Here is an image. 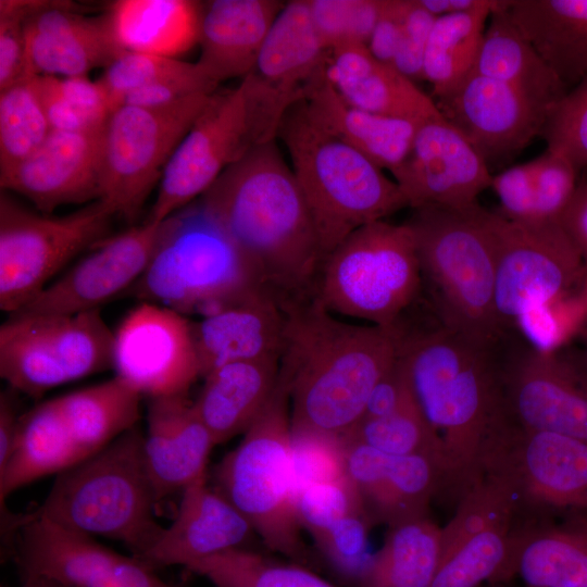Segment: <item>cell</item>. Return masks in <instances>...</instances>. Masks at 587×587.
Returning a JSON list of instances; mask_svg holds the SVG:
<instances>
[{
	"instance_id": "f1b7e54d",
	"label": "cell",
	"mask_w": 587,
	"mask_h": 587,
	"mask_svg": "<svg viewBox=\"0 0 587 587\" xmlns=\"http://www.w3.org/2000/svg\"><path fill=\"white\" fill-rule=\"evenodd\" d=\"M286 2L212 0L202 2L197 63L218 85L253 72L266 36Z\"/></svg>"
},
{
	"instance_id": "f5cc1de1",
	"label": "cell",
	"mask_w": 587,
	"mask_h": 587,
	"mask_svg": "<svg viewBox=\"0 0 587 587\" xmlns=\"http://www.w3.org/2000/svg\"><path fill=\"white\" fill-rule=\"evenodd\" d=\"M535 222H559L577 187L575 166L562 154L548 150L532 160Z\"/></svg>"
},
{
	"instance_id": "6f0895ef",
	"label": "cell",
	"mask_w": 587,
	"mask_h": 587,
	"mask_svg": "<svg viewBox=\"0 0 587 587\" xmlns=\"http://www.w3.org/2000/svg\"><path fill=\"white\" fill-rule=\"evenodd\" d=\"M412 399L413 395L405 371L396 357L394 363L373 387L361 421L390 415Z\"/></svg>"
},
{
	"instance_id": "f546056e",
	"label": "cell",
	"mask_w": 587,
	"mask_h": 587,
	"mask_svg": "<svg viewBox=\"0 0 587 587\" xmlns=\"http://www.w3.org/2000/svg\"><path fill=\"white\" fill-rule=\"evenodd\" d=\"M326 77L350 104L377 114L420 122L439 114L435 100L366 46L333 48Z\"/></svg>"
},
{
	"instance_id": "1f68e13d",
	"label": "cell",
	"mask_w": 587,
	"mask_h": 587,
	"mask_svg": "<svg viewBox=\"0 0 587 587\" xmlns=\"http://www.w3.org/2000/svg\"><path fill=\"white\" fill-rule=\"evenodd\" d=\"M329 55L308 0H292L273 23L253 72L279 92L301 101L326 76Z\"/></svg>"
},
{
	"instance_id": "003e7915",
	"label": "cell",
	"mask_w": 587,
	"mask_h": 587,
	"mask_svg": "<svg viewBox=\"0 0 587 587\" xmlns=\"http://www.w3.org/2000/svg\"><path fill=\"white\" fill-rule=\"evenodd\" d=\"M1 587H5V586L2 585Z\"/></svg>"
},
{
	"instance_id": "91938a15",
	"label": "cell",
	"mask_w": 587,
	"mask_h": 587,
	"mask_svg": "<svg viewBox=\"0 0 587 587\" xmlns=\"http://www.w3.org/2000/svg\"><path fill=\"white\" fill-rule=\"evenodd\" d=\"M559 223L578 250L587 268V180L578 182Z\"/></svg>"
},
{
	"instance_id": "cb8c5ba5",
	"label": "cell",
	"mask_w": 587,
	"mask_h": 587,
	"mask_svg": "<svg viewBox=\"0 0 587 587\" xmlns=\"http://www.w3.org/2000/svg\"><path fill=\"white\" fill-rule=\"evenodd\" d=\"M29 77L87 76L124 53L104 15L90 17L60 1H37L25 21Z\"/></svg>"
},
{
	"instance_id": "83f0119b",
	"label": "cell",
	"mask_w": 587,
	"mask_h": 587,
	"mask_svg": "<svg viewBox=\"0 0 587 587\" xmlns=\"http://www.w3.org/2000/svg\"><path fill=\"white\" fill-rule=\"evenodd\" d=\"M508 573L524 587H587V511L514 520Z\"/></svg>"
},
{
	"instance_id": "680465c9",
	"label": "cell",
	"mask_w": 587,
	"mask_h": 587,
	"mask_svg": "<svg viewBox=\"0 0 587 587\" xmlns=\"http://www.w3.org/2000/svg\"><path fill=\"white\" fill-rule=\"evenodd\" d=\"M401 28L400 0H383L379 18L366 46L371 54L392 66L399 49Z\"/></svg>"
},
{
	"instance_id": "6125c7cd",
	"label": "cell",
	"mask_w": 587,
	"mask_h": 587,
	"mask_svg": "<svg viewBox=\"0 0 587 587\" xmlns=\"http://www.w3.org/2000/svg\"><path fill=\"white\" fill-rule=\"evenodd\" d=\"M485 1L486 0H417L420 5L436 18L472 11L483 5Z\"/></svg>"
},
{
	"instance_id": "8d00e7d4",
	"label": "cell",
	"mask_w": 587,
	"mask_h": 587,
	"mask_svg": "<svg viewBox=\"0 0 587 587\" xmlns=\"http://www.w3.org/2000/svg\"><path fill=\"white\" fill-rule=\"evenodd\" d=\"M84 460L58 398L38 403L21 415L15 450L0 473L1 504L17 489L58 475Z\"/></svg>"
},
{
	"instance_id": "bcb514c9",
	"label": "cell",
	"mask_w": 587,
	"mask_h": 587,
	"mask_svg": "<svg viewBox=\"0 0 587 587\" xmlns=\"http://www.w3.org/2000/svg\"><path fill=\"white\" fill-rule=\"evenodd\" d=\"M204 72L195 62L154 54L124 52L108 65L98 79L104 87L112 112L136 89ZM205 73V72H204Z\"/></svg>"
},
{
	"instance_id": "8fae6325",
	"label": "cell",
	"mask_w": 587,
	"mask_h": 587,
	"mask_svg": "<svg viewBox=\"0 0 587 587\" xmlns=\"http://www.w3.org/2000/svg\"><path fill=\"white\" fill-rule=\"evenodd\" d=\"M496 253L495 319L503 337L521 316L587 297V268L559 222L517 223L487 213Z\"/></svg>"
},
{
	"instance_id": "484cf974",
	"label": "cell",
	"mask_w": 587,
	"mask_h": 587,
	"mask_svg": "<svg viewBox=\"0 0 587 587\" xmlns=\"http://www.w3.org/2000/svg\"><path fill=\"white\" fill-rule=\"evenodd\" d=\"M255 532L245 515L203 477L183 490L175 517L140 559L153 570L246 547Z\"/></svg>"
},
{
	"instance_id": "4316f807",
	"label": "cell",
	"mask_w": 587,
	"mask_h": 587,
	"mask_svg": "<svg viewBox=\"0 0 587 587\" xmlns=\"http://www.w3.org/2000/svg\"><path fill=\"white\" fill-rule=\"evenodd\" d=\"M215 446L188 394L149 398L143 453L158 503L207 477Z\"/></svg>"
},
{
	"instance_id": "277c9868",
	"label": "cell",
	"mask_w": 587,
	"mask_h": 587,
	"mask_svg": "<svg viewBox=\"0 0 587 587\" xmlns=\"http://www.w3.org/2000/svg\"><path fill=\"white\" fill-rule=\"evenodd\" d=\"M278 138L288 150L323 260L357 229L409 207L380 167L310 117L304 100L287 110Z\"/></svg>"
},
{
	"instance_id": "7c38bea8",
	"label": "cell",
	"mask_w": 587,
	"mask_h": 587,
	"mask_svg": "<svg viewBox=\"0 0 587 587\" xmlns=\"http://www.w3.org/2000/svg\"><path fill=\"white\" fill-rule=\"evenodd\" d=\"M114 332L100 310L13 313L0 327V375L16 392L48 390L113 369Z\"/></svg>"
},
{
	"instance_id": "30bf717a",
	"label": "cell",
	"mask_w": 587,
	"mask_h": 587,
	"mask_svg": "<svg viewBox=\"0 0 587 587\" xmlns=\"http://www.w3.org/2000/svg\"><path fill=\"white\" fill-rule=\"evenodd\" d=\"M420 262L407 223L367 224L322 262L314 294L335 315L391 327L419 301Z\"/></svg>"
},
{
	"instance_id": "ffe728a7",
	"label": "cell",
	"mask_w": 587,
	"mask_h": 587,
	"mask_svg": "<svg viewBox=\"0 0 587 587\" xmlns=\"http://www.w3.org/2000/svg\"><path fill=\"white\" fill-rule=\"evenodd\" d=\"M391 174L411 209L471 207L492 180L480 155L440 113L417 123L408 157Z\"/></svg>"
},
{
	"instance_id": "4dcf8cb0",
	"label": "cell",
	"mask_w": 587,
	"mask_h": 587,
	"mask_svg": "<svg viewBox=\"0 0 587 587\" xmlns=\"http://www.w3.org/2000/svg\"><path fill=\"white\" fill-rule=\"evenodd\" d=\"M280 358L224 364L203 377L195 408L215 445L247 429L260 416L278 383Z\"/></svg>"
},
{
	"instance_id": "db71d44e",
	"label": "cell",
	"mask_w": 587,
	"mask_h": 587,
	"mask_svg": "<svg viewBox=\"0 0 587 587\" xmlns=\"http://www.w3.org/2000/svg\"><path fill=\"white\" fill-rule=\"evenodd\" d=\"M36 2L0 1V90L32 78L27 71L25 21Z\"/></svg>"
},
{
	"instance_id": "d590c367",
	"label": "cell",
	"mask_w": 587,
	"mask_h": 587,
	"mask_svg": "<svg viewBox=\"0 0 587 587\" xmlns=\"http://www.w3.org/2000/svg\"><path fill=\"white\" fill-rule=\"evenodd\" d=\"M202 2L191 0H118L104 14L123 52L168 58L199 43Z\"/></svg>"
},
{
	"instance_id": "6da1fadb",
	"label": "cell",
	"mask_w": 587,
	"mask_h": 587,
	"mask_svg": "<svg viewBox=\"0 0 587 587\" xmlns=\"http://www.w3.org/2000/svg\"><path fill=\"white\" fill-rule=\"evenodd\" d=\"M413 398L438 436L444 491L457 499L483 474L489 449L507 423L501 351L407 311L390 327Z\"/></svg>"
},
{
	"instance_id": "e7e4bbea",
	"label": "cell",
	"mask_w": 587,
	"mask_h": 587,
	"mask_svg": "<svg viewBox=\"0 0 587 587\" xmlns=\"http://www.w3.org/2000/svg\"><path fill=\"white\" fill-rule=\"evenodd\" d=\"M18 587H61L48 579L34 576H24Z\"/></svg>"
},
{
	"instance_id": "f35d334b",
	"label": "cell",
	"mask_w": 587,
	"mask_h": 587,
	"mask_svg": "<svg viewBox=\"0 0 587 587\" xmlns=\"http://www.w3.org/2000/svg\"><path fill=\"white\" fill-rule=\"evenodd\" d=\"M57 398L85 459L138 425L142 396L116 376Z\"/></svg>"
},
{
	"instance_id": "94428289",
	"label": "cell",
	"mask_w": 587,
	"mask_h": 587,
	"mask_svg": "<svg viewBox=\"0 0 587 587\" xmlns=\"http://www.w3.org/2000/svg\"><path fill=\"white\" fill-rule=\"evenodd\" d=\"M14 390L0 395V473L8 466L16 447L21 415L13 397Z\"/></svg>"
},
{
	"instance_id": "e575fe53",
	"label": "cell",
	"mask_w": 587,
	"mask_h": 587,
	"mask_svg": "<svg viewBox=\"0 0 587 587\" xmlns=\"http://www.w3.org/2000/svg\"><path fill=\"white\" fill-rule=\"evenodd\" d=\"M510 0L491 12L472 73L505 83L550 111L569 89L513 22Z\"/></svg>"
},
{
	"instance_id": "d4e9b609",
	"label": "cell",
	"mask_w": 587,
	"mask_h": 587,
	"mask_svg": "<svg viewBox=\"0 0 587 587\" xmlns=\"http://www.w3.org/2000/svg\"><path fill=\"white\" fill-rule=\"evenodd\" d=\"M286 320L283 299L259 285L192 322L200 377L232 362L280 358Z\"/></svg>"
},
{
	"instance_id": "11a10c76",
	"label": "cell",
	"mask_w": 587,
	"mask_h": 587,
	"mask_svg": "<svg viewBox=\"0 0 587 587\" xmlns=\"http://www.w3.org/2000/svg\"><path fill=\"white\" fill-rule=\"evenodd\" d=\"M401 2V38L392 67L416 83L423 80V61L427 40L436 17L417 0Z\"/></svg>"
},
{
	"instance_id": "681fc988",
	"label": "cell",
	"mask_w": 587,
	"mask_h": 587,
	"mask_svg": "<svg viewBox=\"0 0 587 587\" xmlns=\"http://www.w3.org/2000/svg\"><path fill=\"white\" fill-rule=\"evenodd\" d=\"M298 521L311 536L352 513L365 512L361 498L347 475L296 489Z\"/></svg>"
},
{
	"instance_id": "816d5d0a",
	"label": "cell",
	"mask_w": 587,
	"mask_h": 587,
	"mask_svg": "<svg viewBox=\"0 0 587 587\" xmlns=\"http://www.w3.org/2000/svg\"><path fill=\"white\" fill-rule=\"evenodd\" d=\"M291 460L296 489L346 475L342 438L291 432Z\"/></svg>"
},
{
	"instance_id": "7a4b0ae2",
	"label": "cell",
	"mask_w": 587,
	"mask_h": 587,
	"mask_svg": "<svg viewBox=\"0 0 587 587\" xmlns=\"http://www.w3.org/2000/svg\"><path fill=\"white\" fill-rule=\"evenodd\" d=\"M280 373L290 394L291 432L346 437L397 357L390 327L345 322L315 294L284 301Z\"/></svg>"
},
{
	"instance_id": "603a6c76",
	"label": "cell",
	"mask_w": 587,
	"mask_h": 587,
	"mask_svg": "<svg viewBox=\"0 0 587 587\" xmlns=\"http://www.w3.org/2000/svg\"><path fill=\"white\" fill-rule=\"evenodd\" d=\"M346 475L355 487L371 523L388 527L428 516L445 473L432 455H389L361 442L342 439Z\"/></svg>"
},
{
	"instance_id": "44dd1931",
	"label": "cell",
	"mask_w": 587,
	"mask_h": 587,
	"mask_svg": "<svg viewBox=\"0 0 587 587\" xmlns=\"http://www.w3.org/2000/svg\"><path fill=\"white\" fill-rule=\"evenodd\" d=\"M161 223L140 225L98 242L91 251L50 283L15 313L75 314L100 305L129 290L148 266Z\"/></svg>"
},
{
	"instance_id": "836d02e7",
	"label": "cell",
	"mask_w": 587,
	"mask_h": 587,
	"mask_svg": "<svg viewBox=\"0 0 587 587\" xmlns=\"http://www.w3.org/2000/svg\"><path fill=\"white\" fill-rule=\"evenodd\" d=\"M509 11L569 90L587 78V0H510Z\"/></svg>"
},
{
	"instance_id": "9a60e30c",
	"label": "cell",
	"mask_w": 587,
	"mask_h": 587,
	"mask_svg": "<svg viewBox=\"0 0 587 587\" xmlns=\"http://www.w3.org/2000/svg\"><path fill=\"white\" fill-rule=\"evenodd\" d=\"M508 485L515 520L587 511V441L507 424L484 471Z\"/></svg>"
},
{
	"instance_id": "ba28073f",
	"label": "cell",
	"mask_w": 587,
	"mask_h": 587,
	"mask_svg": "<svg viewBox=\"0 0 587 587\" xmlns=\"http://www.w3.org/2000/svg\"><path fill=\"white\" fill-rule=\"evenodd\" d=\"M259 285L251 263L199 198L161 223L153 255L128 291L202 317Z\"/></svg>"
},
{
	"instance_id": "7dc6e473",
	"label": "cell",
	"mask_w": 587,
	"mask_h": 587,
	"mask_svg": "<svg viewBox=\"0 0 587 587\" xmlns=\"http://www.w3.org/2000/svg\"><path fill=\"white\" fill-rule=\"evenodd\" d=\"M313 23L326 47L367 46L383 0H308Z\"/></svg>"
},
{
	"instance_id": "2e32d148",
	"label": "cell",
	"mask_w": 587,
	"mask_h": 587,
	"mask_svg": "<svg viewBox=\"0 0 587 587\" xmlns=\"http://www.w3.org/2000/svg\"><path fill=\"white\" fill-rule=\"evenodd\" d=\"M501 380L510 424L587 441V376L573 351H539L511 336L502 346Z\"/></svg>"
},
{
	"instance_id": "ac0fdd59",
	"label": "cell",
	"mask_w": 587,
	"mask_h": 587,
	"mask_svg": "<svg viewBox=\"0 0 587 587\" xmlns=\"http://www.w3.org/2000/svg\"><path fill=\"white\" fill-rule=\"evenodd\" d=\"M113 370L142 397L188 394L200 377L192 322L170 308L141 302L114 332Z\"/></svg>"
},
{
	"instance_id": "03108f58",
	"label": "cell",
	"mask_w": 587,
	"mask_h": 587,
	"mask_svg": "<svg viewBox=\"0 0 587 587\" xmlns=\"http://www.w3.org/2000/svg\"><path fill=\"white\" fill-rule=\"evenodd\" d=\"M496 587H504V585H498V586H496Z\"/></svg>"
},
{
	"instance_id": "52a82bcc",
	"label": "cell",
	"mask_w": 587,
	"mask_h": 587,
	"mask_svg": "<svg viewBox=\"0 0 587 587\" xmlns=\"http://www.w3.org/2000/svg\"><path fill=\"white\" fill-rule=\"evenodd\" d=\"M296 100L254 72L215 90L167 162L146 221L160 224L201 197L232 164L275 140Z\"/></svg>"
},
{
	"instance_id": "74e56055",
	"label": "cell",
	"mask_w": 587,
	"mask_h": 587,
	"mask_svg": "<svg viewBox=\"0 0 587 587\" xmlns=\"http://www.w3.org/2000/svg\"><path fill=\"white\" fill-rule=\"evenodd\" d=\"M441 555V527L428 516L390 526L357 587H432Z\"/></svg>"
},
{
	"instance_id": "b9f144b4",
	"label": "cell",
	"mask_w": 587,
	"mask_h": 587,
	"mask_svg": "<svg viewBox=\"0 0 587 587\" xmlns=\"http://www.w3.org/2000/svg\"><path fill=\"white\" fill-rule=\"evenodd\" d=\"M514 517L494 523L444 552L432 587L495 586L509 580L510 534Z\"/></svg>"
},
{
	"instance_id": "3957f363",
	"label": "cell",
	"mask_w": 587,
	"mask_h": 587,
	"mask_svg": "<svg viewBox=\"0 0 587 587\" xmlns=\"http://www.w3.org/2000/svg\"><path fill=\"white\" fill-rule=\"evenodd\" d=\"M283 300L314 292L323 258L304 198L276 141L228 166L200 197Z\"/></svg>"
},
{
	"instance_id": "d6a6232c",
	"label": "cell",
	"mask_w": 587,
	"mask_h": 587,
	"mask_svg": "<svg viewBox=\"0 0 587 587\" xmlns=\"http://www.w3.org/2000/svg\"><path fill=\"white\" fill-rule=\"evenodd\" d=\"M310 117L382 170L394 173L408 157L417 123L359 109L347 102L325 76L305 97Z\"/></svg>"
},
{
	"instance_id": "8992f818",
	"label": "cell",
	"mask_w": 587,
	"mask_h": 587,
	"mask_svg": "<svg viewBox=\"0 0 587 587\" xmlns=\"http://www.w3.org/2000/svg\"><path fill=\"white\" fill-rule=\"evenodd\" d=\"M137 425L80 463L57 475L40 505L28 512L89 536L122 542L141 559L160 537L158 500Z\"/></svg>"
},
{
	"instance_id": "5bb4252c",
	"label": "cell",
	"mask_w": 587,
	"mask_h": 587,
	"mask_svg": "<svg viewBox=\"0 0 587 587\" xmlns=\"http://www.w3.org/2000/svg\"><path fill=\"white\" fill-rule=\"evenodd\" d=\"M213 92L143 108L121 105L103 129L99 201L115 216L136 218L164 168Z\"/></svg>"
},
{
	"instance_id": "ee69618b",
	"label": "cell",
	"mask_w": 587,
	"mask_h": 587,
	"mask_svg": "<svg viewBox=\"0 0 587 587\" xmlns=\"http://www.w3.org/2000/svg\"><path fill=\"white\" fill-rule=\"evenodd\" d=\"M50 132L33 77L0 90V176L33 154Z\"/></svg>"
},
{
	"instance_id": "5b68a950",
	"label": "cell",
	"mask_w": 587,
	"mask_h": 587,
	"mask_svg": "<svg viewBox=\"0 0 587 587\" xmlns=\"http://www.w3.org/2000/svg\"><path fill=\"white\" fill-rule=\"evenodd\" d=\"M411 228L428 305L448 328L485 346L503 337L495 319L496 253L488 210L423 207L412 209Z\"/></svg>"
},
{
	"instance_id": "c3c4849f",
	"label": "cell",
	"mask_w": 587,
	"mask_h": 587,
	"mask_svg": "<svg viewBox=\"0 0 587 587\" xmlns=\"http://www.w3.org/2000/svg\"><path fill=\"white\" fill-rule=\"evenodd\" d=\"M372 526L369 516L362 511L344 516L312 536L328 567L355 587L372 555L367 551Z\"/></svg>"
},
{
	"instance_id": "e0dca14e",
	"label": "cell",
	"mask_w": 587,
	"mask_h": 587,
	"mask_svg": "<svg viewBox=\"0 0 587 587\" xmlns=\"http://www.w3.org/2000/svg\"><path fill=\"white\" fill-rule=\"evenodd\" d=\"M11 535L22 577H41L61 587H180L134 555L28 512L14 516Z\"/></svg>"
},
{
	"instance_id": "4fadbf2b",
	"label": "cell",
	"mask_w": 587,
	"mask_h": 587,
	"mask_svg": "<svg viewBox=\"0 0 587 587\" xmlns=\"http://www.w3.org/2000/svg\"><path fill=\"white\" fill-rule=\"evenodd\" d=\"M114 213L97 200L67 215L33 211L1 190L0 308L33 301L73 258L108 237Z\"/></svg>"
},
{
	"instance_id": "60d3db41",
	"label": "cell",
	"mask_w": 587,
	"mask_h": 587,
	"mask_svg": "<svg viewBox=\"0 0 587 587\" xmlns=\"http://www.w3.org/2000/svg\"><path fill=\"white\" fill-rule=\"evenodd\" d=\"M187 569L215 587H340L312 567L273 559L249 548L228 550Z\"/></svg>"
},
{
	"instance_id": "9f6ffc18",
	"label": "cell",
	"mask_w": 587,
	"mask_h": 587,
	"mask_svg": "<svg viewBox=\"0 0 587 587\" xmlns=\"http://www.w3.org/2000/svg\"><path fill=\"white\" fill-rule=\"evenodd\" d=\"M490 188L497 193V213L517 223L535 222V189L533 162L514 165L492 175Z\"/></svg>"
},
{
	"instance_id": "7402d4cb",
	"label": "cell",
	"mask_w": 587,
	"mask_h": 587,
	"mask_svg": "<svg viewBox=\"0 0 587 587\" xmlns=\"http://www.w3.org/2000/svg\"><path fill=\"white\" fill-rule=\"evenodd\" d=\"M103 129L51 130L33 154L0 176L1 190L23 196L45 214L99 200Z\"/></svg>"
},
{
	"instance_id": "d6986e66",
	"label": "cell",
	"mask_w": 587,
	"mask_h": 587,
	"mask_svg": "<svg viewBox=\"0 0 587 587\" xmlns=\"http://www.w3.org/2000/svg\"><path fill=\"white\" fill-rule=\"evenodd\" d=\"M435 102L488 168L512 159L542 135L551 114L516 88L475 73Z\"/></svg>"
},
{
	"instance_id": "f6af8a7d",
	"label": "cell",
	"mask_w": 587,
	"mask_h": 587,
	"mask_svg": "<svg viewBox=\"0 0 587 587\" xmlns=\"http://www.w3.org/2000/svg\"><path fill=\"white\" fill-rule=\"evenodd\" d=\"M342 439L361 442L389 455H432L442 465L440 440L414 398L390 415L359 422Z\"/></svg>"
},
{
	"instance_id": "ab89813d",
	"label": "cell",
	"mask_w": 587,
	"mask_h": 587,
	"mask_svg": "<svg viewBox=\"0 0 587 587\" xmlns=\"http://www.w3.org/2000/svg\"><path fill=\"white\" fill-rule=\"evenodd\" d=\"M499 0H486L469 12L437 17L423 61V80L436 99L449 93L472 74L487 23Z\"/></svg>"
},
{
	"instance_id": "7bdbcfd3",
	"label": "cell",
	"mask_w": 587,
	"mask_h": 587,
	"mask_svg": "<svg viewBox=\"0 0 587 587\" xmlns=\"http://www.w3.org/2000/svg\"><path fill=\"white\" fill-rule=\"evenodd\" d=\"M51 130L83 132L102 128L112 113L99 80L87 76H34Z\"/></svg>"
},
{
	"instance_id": "f907efd6",
	"label": "cell",
	"mask_w": 587,
	"mask_h": 587,
	"mask_svg": "<svg viewBox=\"0 0 587 587\" xmlns=\"http://www.w3.org/2000/svg\"><path fill=\"white\" fill-rule=\"evenodd\" d=\"M541 136L548 150L565 157L577 171L587 166V78L553 109Z\"/></svg>"
},
{
	"instance_id": "9c48e42d",
	"label": "cell",
	"mask_w": 587,
	"mask_h": 587,
	"mask_svg": "<svg viewBox=\"0 0 587 587\" xmlns=\"http://www.w3.org/2000/svg\"><path fill=\"white\" fill-rule=\"evenodd\" d=\"M212 477V486L245 515L267 549L313 569L295 508L290 394L280 372L267 405Z\"/></svg>"
},
{
	"instance_id": "be15d7a7",
	"label": "cell",
	"mask_w": 587,
	"mask_h": 587,
	"mask_svg": "<svg viewBox=\"0 0 587 587\" xmlns=\"http://www.w3.org/2000/svg\"><path fill=\"white\" fill-rule=\"evenodd\" d=\"M583 338V349L579 351H573V354L579 364L580 369L587 376V320L584 323L582 329L578 333Z\"/></svg>"
}]
</instances>
